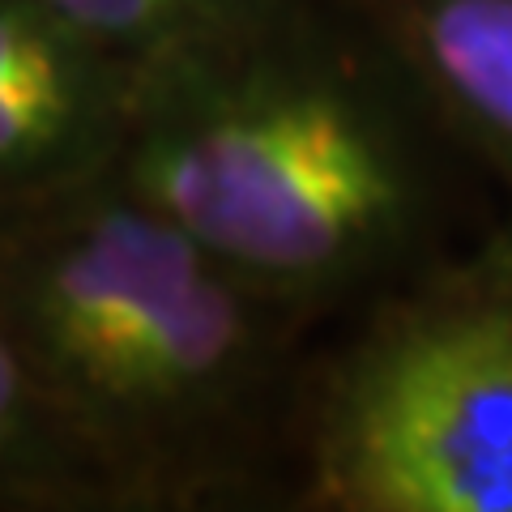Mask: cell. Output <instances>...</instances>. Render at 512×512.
I'll return each instance as SVG.
<instances>
[{
    "label": "cell",
    "mask_w": 512,
    "mask_h": 512,
    "mask_svg": "<svg viewBox=\"0 0 512 512\" xmlns=\"http://www.w3.org/2000/svg\"><path fill=\"white\" fill-rule=\"evenodd\" d=\"M440 150L457 141L346 0H244L133 64L111 175L316 316L440 256Z\"/></svg>",
    "instance_id": "cell-1"
},
{
    "label": "cell",
    "mask_w": 512,
    "mask_h": 512,
    "mask_svg": "<svg viewBox=\"0 0 512 512\" xmlns=\"http://www.w3.org/2000/svg\"><path fill=\"white\" fill-rule=\"evenodd\" d=\"M299 320L116 175L0 210V325L107 495L244 483L291 431Z\"/></svg>",
    "instance_id": "cell-2"
},
{
    "label": "cell",
    "mask_w": 512,
    "mask_h": 512,
    "mask_svg": "<svg viewBox=\"0 0 512 512\" xmlns=\"http://www.w3.org/2000/svg\"><path fill=\"white\" fill-rule=\"evenodd\" d=\"M286 440L312 508L512 512V222L372 295Z\"/></svg>",
    "instance_id": "cell-3"
},
{
    "label": "cell",
    "mask_w": 512,
    "mask_h": 512,
    "mask_svg": "<svg viewBox=\"0 0 512 512\" xmlns=\"http://www.w3.org/2000/svg\"><path fill=\"white\" fill-rule=\"evenodd\" d=\"M133 64L47 0H0V210L116 171Z\"/></svg>",
    "instance_id": "cell-4"
},
{
    "label": "cell",
    "mask_w": 512,
    "mask_h": 512,
    "mask_svg": "<svg viewBox=\"0 0 512 512\" xmlns=\"http://www.w3.org/2000/svg\"><path fill=\"white\" fill-rule=\"evenodd\" d=\"M402 60L431 116L512 192V0H346Z\"/></svg>",
    "instance_id": "cell-5"
},
{
    "label": "cell",
    "mask_w": 512,
    "mask_h": 512,
    "mask_svg": "<svg viewBox=\"0 0 512 512\" xmlns=\"http://www.w3.org/2000/svg\"><path fill=\"white\" fill-rule=\"evenodd\" d=\"M47 5L60 9L86 35L107 43L111 52L141 60L154 47L239 9L244 0H47Z\"/></svg>",
    "instance_id": "cell-6"
}]
</instances>
